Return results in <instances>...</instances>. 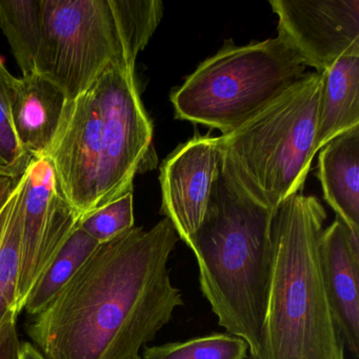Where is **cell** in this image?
<instances>
[{"instance_id": "cell-1", "label": "cell", "mask_w": 359, "mask_h": 359, "mask_svg": "<svg viewBox=\"0 0 359 359\" xmlns=\"http://www.w3.org/2000/svg\"><path fill=\"white\" fill-rule=\"evenodd\" d=\"M180 237L163 218L102 243L27 332L46 359H136L184 306L169 260Z\"/></svg>"}, {"instance_id": "cell-17", "label": "cell", "mask_w": 359, "mask_h": 359, "mask_svg": "<svg viewBox=\"0 0 359 359\" xmlns=\"http://www.w3.org/2000/svg\"><path fill=\"white\" fill-rule=\"evenodd\" d=\"M0 29L7 37L22 76L34 74L43 39L41 0H0Z\"/></svg>"}, {"instance_id": "cell-5", "label": "cell", "mask_w": 359, "mask_h": 359, "mask_svg": "<svg viewBox=\"0 0 359 359\" xmlns=\"http://www.w3.org/2000/svg\"><path fill=\"white\" fill-rule=\"evenodd\" d=\"M323 73H306L280 97L219 140L222 172L243 196L276 211L299 193L317 153Z\"/></svg>"}, {"instance_id": "cell-18", "label": "cell", "mask_w": 359, "mask_h": 359, "mask_svg": "<svg viewBox=\"0 0 359 359\" xmlns=\"http://www.w3.org/2000/svg\"><path fill=\"white\" fill-rule=\"evenodd\" d=\"M24 175L12 196L7 226L0 241V327L8 319H18V279L22 243Z\"/></svg>"}, {"instance_id": "cell-24", "label": "cell", "mask_w": 359, "mask_h": 359, "mask_svg": "<svg viewBox=\"0 0 359 359\" xmlns=\"http://www.w3.org/2000/svg\"><path fill=\"white\" fill-rule=\"evenodd\" d=\"M22 359H46L43 355L37 350L36 346L30 342L22 344Z\"/></svg>"}, {"instance_id": "cell-11", "label": "cell", "mask_w": 359, "mask_h": 359, "mask_svg": "<svg viewBox=\"0 0 359 359\" xmlns=\"http://www.w3.org/2000/svg\"><path fill=\"white\" fill-rule=\"evenodd\" d=\"M220 174L218 137L193 138L161 165V213L188 247L205 220Z\"/></svg>"}, {"instance_id": "cell-3", "label": "cell", "mask_w": 359, "mask_h": 359, "mask_svg": "<svg viewBox=\"0 0 359 359\" xmlns=\"http://www.w3.org/2000/svg\"><path fill=\"white\" fill-rule=\"evenodd\" d=\"M275 212L250 201L220 174L209 210L189 248L218 325L259 350L272 270Z\"/></svg>"}, {"instance_id": "cell-21", "label": "cell", "mask_w": 359, "mask_h": 359, "mask_svg": "<svg viewBox=\"0 0 359 359\" xmlns=\"http://www.w3.org/2000/svg\"><path fill=\"white\" fill-rule=\"evenodd\" d=\"M134 222L133 192H129L86 214L77 226L102 245L135 226Z\"/></svg>"}, {"instance_id": "cell-9", "label": "cell", "mask_w": 359, "mask_h": 359, "mask_svg": "<svg viewBox=\"0 0 359 359\" xmlns=\"http://www.w3.org/2000/svg\"><path fill=\"white\" fill-rule=\"evenodd\" d=\"M270 5L278 16V35L317 73L359 53V0H271Z\"/></svg>"}, {"instance_id": "cell-2", "label": "cell", "mask_w": 359, "mask_h": 359, "mask_svg": "<svg viewBox=\"0 0 359 359\" xmlns=\"http://www.w3.org/2000/svg\"><path fill=\"white\" fill-rule=\"evenodd\" d=\"M325 219L320 201L299 193L275 211L266 317L259 350L249 359H346L321 273Z\"/></svg>"}, {"instance_id": "cell-23", "label": "cell", "mask_w": 359, "mask_h": 359, "mask_svg": "<svg viewBox=\"0 0 359 359\" xmlns=\"http://www.w3.org/2000/svg\"><path fill=\"white\" fill-rule=\"evenodd\" d=\"M20 178L0 175V212L7 205L8 201L18 188Z\"/></svg>"}, {"instance_id": "cell-7", "label": "cell", "mask_w": 359, "mask_h": 359, "mask_svg": "<svg viewBox=\"0 0 359 359\" xmlns=\"http://www.w3.org/2000/svg\"><path fill=\"white\" fill-rule=\"evenodd\" d=\"M102 114V163L97 209L133 192L135 176L154 161L153 125L140 100L135 69L114 65L92 85Z\"/></svg>"}, {"instance_id": "cell-4", "label": "cell", "mask_w": 359, "mask_h": 359, "mask_svg": "<svg viewBox=\"0 0 359 359\" xmlns=\"http://www.w3.org/2000/svg\"><path fill=\"white\" fill-rule=\"evenodd\" d=\"M43 39L35 73L69 102L111 66L135 69L163 13L159 0H41Z\"/></svg>"}, {"instance_id": "cell-19", "label": "cell", "mask_w": 359, "mask_h": 359, "mask_svg": "<svg viewBox=\"0 0 359 359\" xmlns=\"http://www.w3.org/2000/svg\"><path fill=\"white\" fill-rule=\"evenodd\" d=\"M249 346L229 333H211L186 341L144 346L142 359H247Z\"/></svg>"}, {"instance_id": "cell-26", "label": "cell", "mask_w": 359, "mask_h": 359, "mask_svg": "<svg viewBox=\"0 0 359 359\" xmlns=\"http://www.w3.org/2000/svg\"><path fill=\"white\" fill-rule=\"evenodd\" d=\"M136 359H142V356H138Z\"/></svg>"}, {"instance_id": "cell-22", "label": "cell", "mask_w": 359, "mask_h": 359, "mask_svg": "<svg viewBox=\"0 0 359 359\" xmlns=\"http://www.w3.org/2000/svg\"><path fill=\"white\" fill-rule=\"evenodd\" d=\"M0 359H22L16 319H8L0 327Z\"/></svg>"}, {"instance_id": "cell-6", "label": "cell", "mask_w": 359, "mask_h": 359, "mask_svg": "<svg viewBox=\"0 0 359 359\" xmlns=\"http://www.w3.org/2000/svg\"><path fill=\"white\" fill-rule=\"evenodd\" d=\"M306 68L280 35L243 47L228 43L172 93L175 117L226 135L280 97Z\"/></svg>"}, {"instance_id": "cell-8", "label": "cell", "mask_w": 359, "mask_h": 359, "mask_svg": "<svg viewBox=\"0 0 359 359\" xmlns=\"http://www.w3.org/2000/svg\"><path fill=\"white\" fill-rule=\"evenodd\" d=\"M79 216L62 191L53 163L47 156L32 159L24 174L18 310L34 283L49 266Z\"/></svg>"}, {"instance_id": "cell-25", "label": "cell", "mask_w": 359, "mask_h": 359, "mask_svg": "<svg viewBox=\"0 0 359 359\" xmlns=\"http://www.w3.org/2000/svg\"><path fill=\"white\" fill-rule=\"evenodd\" d=\"M13 196V195H12ZM12 196L7 205H5L1 212H0V241L3 238L4 232H5L6 226H7L8 217H9L10 210L12 205Z\"/></svg>"}, {"instance_id": "cell-16", "label": "cell", "mask_w": 359, "mask_h": 359, "mask_svg": "<svg viewBox=\"0 0 359 359\" xmlns=\"http://www.w3.org/2000/svg\"><path fill=\"white\" fill-rule=\"evenodd\" d=\"M100 245L77 226L31 289L24 306L27 313L43 312Z\"/></svg>"}, {"instance_id": "cell-12", "label": "cell", "mask_w": 359, "mask_h": 359, "mask_svg": "<svg viewBox=\"0 0 359 359\" xmlns=\"http://www.w3.org/2000/svg\"><path fill=\"white\" fill-rule=\"evenodd\" d=\"M321 273L344 346L359 357V236L340 218L319 238Z\"/></svg>"}, {"instance_id": "cell-14", "label": "cell", "mask_w": 359, "mask_h": 359, "mask_svg": "<svg viewBox=\"0 0 359 359\" xmlns=\"http://www.w3.org/2000/svg\"><path fill=\"white\" fill-rule=\"evenodd\" d=\"M323 196L346 226L359 236V126L318 151Z\"/></svg>"}, {"instance_id": "cell-20", "label": "cell", "mask_w": 359, "mask_h": 359, "mask_svg": "<svg viewBox=\"0 0 359 359\" xmlns=\"http://www.w3.org/2000/svg\"><path fill=\"white\" fill-rule=\"evenodd\" d=\"M16 81L0 57V175L22 178L33 158L18 144L12 126L10 104Z\"/></svg>"}, {"instance_id": "cell-13", "label": "cell", "mask_w": 359, "mask_h": 359, "mask_svg": "<svg viewBox=\"0 0 359 359\" xmlns=\"http://www.w3.org/2000/svg\"><path fill=\"white\" fill-rule=\"evenodd\" d=\"M68 102L60 89L36 73L16 81L10 104L12 126L18 144L33 159L47 156Z\"/></svg>"}, {"instance_id": "cell-10", "label": "cell", "mask_w": 359, "mask_h": 359, "mask_svg": "<svg viewBox=\"0 0 359 359\" xmlns=\"http://www.w3.org/2000/svg\"><path fill=\"white\" fill-rule=\"evenodd\" d=\"M47 157L79 219L97 209L102 163V114L92 86L67 104Z\"/></svg>"}, {"instance_id": "cell-15", "label": "cell", "mask_w": 359, "mask_h": 359, "mask_svg": "<svg viewBox=\"0 0 359 359\" xmlns=\"http://www.w3.org/2000/svg\"><path fill=\"white\" fill-rule=\"evenodd\" d=\"M323 75L317 152L336 136L359 126V53L342 56Z\"/></svg>"}]
</instances>
